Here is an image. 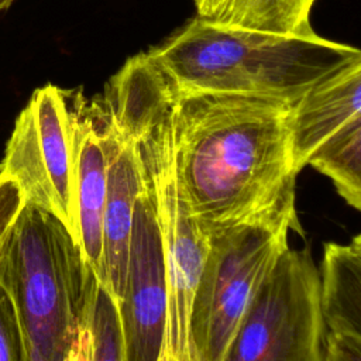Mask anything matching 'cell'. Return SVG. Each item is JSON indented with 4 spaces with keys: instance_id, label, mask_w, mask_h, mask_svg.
I'll return each mask as SVG.
<instances>
[{
    "instance_id": "cell-4",
    "label": "cell",
    "mask_w": 361,
    "mask_h": 361,
    "mask_svg": "<svg viewBox=\"0 0 361 361\" xmlns=\"http://www.w3.org/2000/svg\"><path fill=\"white\" fill-rule=\"evenodd\" d=\"M97 278L68 228L25 203L0 267V285L13 303L27 361H66L83 330Z\"/></svg>"
},
{
    "instance_id": "cell-15",
    "label": "cell",
    "mask_w": 361,
    "mask_h": 361,
    "mask_svg": "<svg viewBox=\"0 0 361 361\" xmlns=\"http://www.w3.org/2000/svg\"><path fill=\"white\" fill-rule=\"evenodd\" d=\"M89 361H123V340L116 298L97 281L89 323Z\"/></svg>"
},
{
    "instance_id": "cell-19",
    "label": "cell",
    "mask_w": 361,
    "mask_h": 361,
    "mask_svg": "<svg viewBox=\"0 0 361 361\" xmlns=\"http://www.w3.org/2000/svg\"><path fill=\"white\" fill-rule=\"evenodd\" d=\"M89 351H90V334L89 329L83 330L78 343L72 348L66 361H89Z\"/></svg>"
},
{
    "instance_id": "cell-14",
    "label": "cell",
    "mask_w": 361,
    "mask_h": 361,
    "mask_svg": "<svg viewBox=\"0 0 361 361\" xmlns=\"http://www.w3.org/2000/svg\"><path fill=\"white\" fill-rule=\"evenodd\" d=\"M307 165L329 176L350 206L361 209V123L326 142Z\"/></svg>"
},
{
    "instance_id": "cell-5",
    "label": "cell",
    "mask_w": 361,
    "mask_h": 361,
    "mask_svg": "<svg viewBox=\"0 0 361 361\" xmlns=\"http://www.w3.org/2000/svg\"><path fill=\"white\" fill-rule=\"evenodd\" d=\"M286 224H243L209 234L189 316L192 361H223L254 295L289 247Z\"/></svg>"
},
{
    "instance_id": "cell-2",
    "label": "cell",
    "mask_w": 361,
    "mask_h": 361,
    "mask_svg": "<svg viewBox=\"0 0 361 361\" xmlns=\"http://www.w3.org/2000/svg\"><path fill=\"white\" fill-rule=\"evenodd\" d=\"M100 97L117 124L134 138L154 192L166 282V323L158 361H192L189 316L209 237L192 217L176 180L175 93L147 52H141L107 80Z\"/></svg>"
},
{
    "instance_id": "cell-1",
    "label": "cell",
    "mask_w": 361,
    "mask_h": 361,
    "mask_svg": "<svg viewBox=\"0 0 361 361\" xmlns=\"http://www.w3.org/2000/svg\"><path fill=\"white\" fill-rule=\"evenodd\" d=\"M290 107L243 94H175L176 180L204 234L243 224L300 230Z\"/></svg>"
},
{
    "instance_id": "cell-11",
    "label": "cell",
    "mask_w": 361,
    "mask_h": 361,
    "mask_svg": "<svg viewBox=\"0 0 361 361\" xmlns=\"http://www.w3.org/2000/svg\"><path fill=\"white\" fill-rule=\"evenodd\" d=\"M361 123V59L330 73L290 107V149L299 173L326 142Z\"/></svg>"
},
{
    "instance_id": "cell-6",
    "label": "cell",
    "mask_w": 361,
    "mask_h": 361,
    "mask_svg": "<svg viewBox=\"0 0 361 361\" xmlns=\"http://www.w3.org/2000/svg\"><path fill=\"white\" fill-rule=\"evenodd\" d=\"M320 276L309 247H288L268 274L223 361H323Z\"/></svg>"
},
{
    "instance_id": "cell-3",
    "label": "cell",
    "mask_w": 361,
    "mask_h": 361,
    "mask_svg": "<svg viewBox=\"0 0 361 361\" xmlns=\"http://www.w3.org/2000/svg\"><path fill=\"white\" fill-rule=\"evenodd\" d=\"M173 93H226L298 102L337 69L361 59L355 47L310 34L227 27L195 16L145 51Z\"/></svg>"
},
{
    "instance_id": "cell-7",
    "label": "cell",
    "mask_w": 361,
    "mask_h": 361,
    "mask_svg": "<svg viewBox=\"0 0 361 361\" xmlns=\"http://www.w3.org/2000/svg\"><path fill=\"white\" fill-rule=\"evenodd\" d=\"M0 175L17 180L25 203L55 216L76 243V206L66 89H35L16 118Z\"/></svg>"
},
{
    "instance_id": "cell-9",
    "label": "cell",
    "mask_w": 361,
    "mask_h": 361,
    "mask_svg": "<svg viewBox=\"0 0 361 361\" xmlns=\"http://www.w3.org/2000/svg\"><path fill=\"white\" fill-rule=\"evenodd\" d=\"M96 100L107 159L99 282L120 300L127 276L134 207L144 186V168L134 138L117 124L100 94H96Z\"/></svg>"
},
{
    "instance_id": "cell-16",
    "label": "cell",
    "mask_w": 361,
    "mask_h": 361,
    "mask_svg": "<svg viewBox=\"0 0 361 361\" xmlns=\"http://www.w3.org/2000/svg\"><path fill=\"white\" fill-rule=\"evenodd\" d=\"M0 361H27L21 329L8 293L0 285Z\"/></svg>"
},
{
    "instance_id": "cell-10",
    "label": "cell",
    "mask_w": 361,
    "mask_h": 361,
    "mask_svg": "<svg viewBox=\"0 0 361 361\" xmlns=\"http://www.w3.org/2000/svg\"><path fill=\"white\" fill-rule=\"evenodd\" d=\"M72 142L76 244L99 279L102 271V228L106 200V151L102 141L96 96L66 89Z\"/></svg>"
},
{
    "instance_id": "cell-12",
    "label": "cell",
    "mask_w": 361,
    "mask_h": 361,
    "mask_svg": "<svg viewBox=\"0 0 361 361\" xmlns=\"http://www.w3.org/2000/svg\"><path fill=\"white\" fill-rule=\"evenodd\" d=\"M319 276L324 331L361 336V235L347 244L326 243Z\"/></svg>"
},
{
    "instance_id": "cell-13",
    "label": "cell",
    "mask_w": 361,
    "mask_h": 361,
    "mask_svg": "<svg viewBox=\"0 0 361 361\" xmlns=\"http://www.w3.org/2000/svg\"><path fill=\"white\" fill-rule=\"evenodd\" d=\"M196 16L221 25L279 32L310 34L316 0H193Z\"/></svg>"
},
{
    "instance_id": "cell-17",
    "label": "cell",
    "mask_w": 361,
    "mask_h": 361,
    "mask_svg": "<svg viewBox=\"0 0 361 361\" xmlns=\"http://www.w3.org/2000/svg\"><path fill=\"white\" fill-rule=\"evenodd\" d=\"M25 204V196L17 180L0 175V267L16 220Z\"/></svg>"
},
{
    "instance_id": "cell-8",
    "label": "cell",
    "mask_w": 361,
    "mask_h": 361,
    "mask_svg": "<svg viewBox=\"0 0 361 361\" xmlns=\"http://www.w3.org/2000/svg\"><path fill=\"white\" fill-rule=\"evenodd\" d=\"M117 309L123 361H158L166 323V282L154 192L145 169L134 207L126 285Z\"/></svg>"
},
{
    "instance_id": "cell-20",
    "label": "cell",
    "mask_w": 361,
    "mask_h": 361,
    "mask_svg": "<svg viewBox=\"0 0 361 361\" xmlns=\"http://www.w3.org/2000/svg\"><path fill=\"white\" fill-rule=\"evenodd\" d=\"M16 0H0V13L6 11Z\"/></svg>"
},
{
    "instance_id": "cell-18",
    "label": "cell",
    "mask_w": 361,
    "mask_h": 361,
    "mask_svg": "<svg viewBox=\"0 0 361 361\" xmlns=\"http://www.w3.org/2000/svg\"><path fill=\"white\" fill-rule=\"evenodd\" d=\"M323 361H361V336L324 331Z\"/></svg>"
}]
</instances>
